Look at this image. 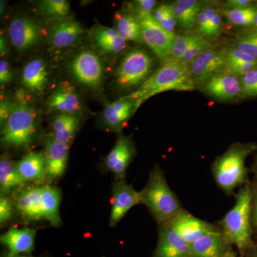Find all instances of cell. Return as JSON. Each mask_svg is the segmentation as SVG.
<instances>
[{"label":"cell","instance_id":"obj_1","mask_svg":"<svg viewBox=\"0 0 257 257\" xmlns=\"http://www.w3.org/2000/svg\"><path fill=\"white\" fill-rule=\"evenodd\" d=\"M196 82L189 67L181 62L163 64L157 72L127 96L136 101L135 111L152 96L166 91H192Z\"/></svg>","mask_w":257,"mask_h":257},{"label":"cell","instance_id":"obj_2","mask_svg":"<svg viewBox=\"0 0 257 257\" xmlns=\"http://www.w3.org/2000/svg\"><path fill=\"white\" fill-rule=\"evenodd\" d=\"M252 198L250 187H243L238 194L234 207L220 221L225 239L241 253L246 252L253 246L251 229Z\"/></svg>","mask_w":257,"mask_h":257},{"label":"cell","instance_id":"obj_3","mask_svg":"<svg viewBox=\"0 0 257 257\" xmlns=\"http://www.w3.org/2000/svg\"><path fill=\"white\" fill-rule=\"evenodd\" d=\"M141 194L142 204L147 206L161 224H167L183 210L159 166L150 172L148 182Z\"/></svg>","mask_w":257,"mask_h":257},{"label":"cell","instance_id":"obj_4","mask_svg":"<svg viewBox=\"0 0 257 257\" xmlns=\"http://www.w3.org/2000/svg\"><path fill=\"white\" fill-rule=\"evenodd\" d=\"M254 149L255 145L251 144H235L214 162V179L226 194H231L244 182L246 177L245 160Z\"/></svg>","mask_w":257,"mask_h":257},{"label":"cell","instance_id":"obj_5","mask_svg":"<svg viewBox=\"0 0 257 257\" xmlns=\"http://www.w3.org/2000/svg\"><path fill=\"white\" fill-rule=\"evenodd\" d=\"M37 132V116L31 106L15 101L6 122L2 126V143L15 148H26Z\"/></svg>","mask_w":257,"mask_h":257},{"label":"cell","instance_id":"obj_6","mask_svg":"<svg viewBox=\"0 0 257 257\" xmlns=\"http://www.w3.org/2000/svg\"><path fill=\"white\" fill-rule=\"evenodd\" d=\"M152 67V58L145 50L130 51L116 70V83L124 89L140 87L149 78Z\"/></svg>","mask_w":257,"mask_h":257},{"label":"cell","instance_id":"obj_7","mask_svg":"<svg viewBox=\"0 0 257 257\" xmlns=\"http://www.w3.org/2000/svg\"><path fill=\"white\" fill-rule=\"evenodd\" d=\"M137 17L141 25L144 42L164 63L172 49L175 34L162 28L152 14Z\"/></svg>","mask_w":257,"mask_h":257},{"label":"cell","instance_id":"obj_8","mask_svg":"<svg viewBox=\"0 0 257 257\" xmlns=\"http://www.w3.org/2000/svg\"><path fill=\"white\" fill-rule=\"evenodd\" d=\"M71 71L79 82L89 87L100 85L103 67L100 59L91 50H83L75 56L70 64Z\"/></svg>","mask_w":257,"mask_h":257},{"label":"cell","instance_id":"obj_9","mask_svg":"<svg viewBox=\"0 0 257 257\" xmlns=\"http://www.w3.org/2000/svg\"><path fill=\"white\" fill-rule=\"evenodd\" d=\"M226 50H217L212 47L198 55L189 69L196 84H204L213 74L224 69Z\"/></svg>","mask_w":257,"mask_h":257},{"label":"cell","instance_id":"obj_10","mask_svg":"<svg viewBox=\"0 0 257 257\" xmlns=\"http://www.w3.org/2000/svg\"><path fill=\"white\" fill-rule=\"evenodd\" d=\"M141 192L135 190L124 179L116 181L112 187L109 225L114 226L134 206L141 203Z\"/></svg>","mask_w":257,"mask_h":257},{"label":"cell","instance_id":"obj_11","mask_svg":"<svg viewBox=\"0 0 257 257\" xmlns=\"http://www.w3.org/2000/svg\"><path fill=\"white\" fill-rule=\"evenodd\" d=\"M206 94L216 100L229 101L241 96L239 78L223 70L211 75L202 84Z\"/></svg>","mask_w":257,"mask_h":257},{"label":"cell","instance_id":"obj_12","mask_svg":"<svg viewBox=\"0 0 257 257\" xmlns=\"http://www.w3.org/2000/svg\"><path fill=\"white\" fill-rule=\"evenodd\" d=\"M9 35L13 46L23 52L39 43L42 32L39 25L31 19L20 16L13 19L10 23Z\"/></svg>","mask_w":257,"mask_h":257},{"label":"cell","instance_id":"obj_13","mask_svg":"<svg viewBox=\"0 0 257 257\" xmlns=\"http://www.w3.org/2000/svg\"><path fill=\"white\" fill-rule=\"evenodd\" d=\"M167 224L177 231L189 244L217 229L212 225L197 219L184 210L181 211L178 215Z\"/></svg>","mask_w":257,"mask_h":257},{"label":"cell","instance_id":"obj_14","mask_svg":"<svg viewBox=\"0 0 257 257\" xmlns=\"http://www.w3.org/2000/svg\"><path fill=\"white\" fill-rule=\"evenodd\" d=\"M135 145L130 137L120 136L116 145L104 161L106 170L110 171L116 180L124 179L125 173L135 155Z\"/></svg>","mask_w":257,"mask_h":257},{"label":"cell","instance_id":"obj_15","mask_svg":"<svg viewBox=\"0 0 257 257\" xmlns=\"http://www.w3.org/2000/svg\"><path fill=\"white\" fill-rule=\"evenodd\" d=\"M153 257H192L187 241L167 224L162 225Z\"/></svg>","mask_w":257,"mask_h":257},{"label":"cell","instance_id":"obj_16","mask_svg":"<svg viewBox=\"0 0 257 257\" xmlns=\"http://www.w3.org/2000/svg\"><path fill=\"white\" fill-rule=\"evenodd\" d=\"M70 144L61 143L52 136L45 142V156L47 179L59 178L67 168Z\"/></svg>","mask_w":257,"mask_h":257},{"label":"cell","instance_id":"obj_17","mask_svg":"<svg viewBox=\"0 0 257 257\" xmlns=\"http://www.w3.org/2000/svg\"><path fill=\"white\" fill-rule=\"evenodd\" d=\"M82 33L80 24L72 18L60 20L50 30V44L55 50H62L72 47L78 42Z\"/></svg>","mask_w":257,"mask_h":257},{"label":"cell","instance_id":"obj_18","mask_svg":"<svg viewBox=\"0 0 257 257\" xmlns=\"http://www.w3.org/2000/svg\"><path fill=\"white\" fill-rule=\"evenodd\" d=\"M221 231L216 229L189 244L192 257H224L231 251Z\"/></svg>","mask_w":257,"mask_h":257},{"label":"cell","instance_id":"obj_19","mask_svg":"<svg viewBox=\"0 0 257 257\" xmlns=\"http://www.w3.org/2000/svg\"><path fill=\"white\" fill-rule=\"evenodd\" d=\"M136 101L126 96L111 102L103 111L102 119L106 127L118 132L135 112Z\"/></svg>","mask_w":257,"mask_h":257},{"label":"cell","instance_id":"obj_20","mask_svg":"<svg viewBox=\"0 0 257 257\" xmlns=\"http://www.w3.org/2000/svg\"><path fill=\"white\" fill-rule=\"evenodd\" d=\"M78 94L67 84L56 88L49 97L47 111H60L64 114H76L82 109Z\"/></svg>","mask_w":257,"mask_h":257},{"label":"cell","instance_id":"obj_21","mask_svg":"<svg viewBox=\"0 0 257 257\" xmlns=\"http://www.w3.org/2000/svg\"><path fill=\"white\" fill-rule=\"evenodd\" d=\"M36 229L11 228L2 235L0 241L9 249L10 255L31 252L35 246Z\"/></svg>","mask_w":257,"mask_h":257},{"label":"cell","instance_id":"obj_22","mask_svg":"<svg viewBox=\"0 0 257 257\" xmlns=\"http://www.w3.org/2000/svg\"><path fill=\"white\" fill-rule=\"evenodd\" d=\"M17 170L25 182L42 183L47 179L45 156L39 152H29L18 162Z\"/></svg>","mask_w":257,"mask_h":257},{"label":"cell","instance_id":"obj_23","mask_svg":"<svg viewBox=\"0 0 257 257\" xmlns=\"http://www.w3.org/2000/svg\"><path fill=\"white\" fill-rule=\"evenodd\" d=\"M42 187L24 189L17 197L16 206L20 214L27 219L39 220L43 218L42 211Z\"/></svg>","mask_w":257,"mask_h":257},{"label":"cell","instance_id":"obj_24","mask_svg":"<svg viewBox=\"0 0 257 257\" xmlns=\"http://www.w3.org/2000/svg\"><path fill=\"white\" fill-rule=\"evenodd\" d=\"M90 37L96 46L108 53H120L126 47V40L114 28L95 25L91 30Z\"/></svg>","mask_w":257,"mask_h":257},{"label":"cell","instance_id":"obj_25","mask_svg":"<svg viewBox=\"0 0 257 257\" xmlns=\"http://www.w3.org/2000/svg\"><path fill=\"white\" fill-rule=\"evenodd\" d=\"M22 81L30 92L37 94L43 92L48 83V71L45 62L35 59L28 62L24 67Z\"/></svg>","mask_w":257,"mask_h":257},{"label":"cell","instance_id":"obj_26","mask_svg":"<svg viewBox=\"0 0 257 257\" xmlns=\"http://www.w3.org/2000/svg\"><path fill=\"white\" fill-rule=\"evenodd\" d=\"M115 30L126 41H133L143 44V30L137 15L125 10L114 14Z\"/></svg>","mask_w":257,"mask_h":257},{"label":"cell","instance_id":"obj_27","mask_svg":"<svg viewBox=\"0 0 257 257\" xmlns=\"http://www.w3.org/2000/svg\"><path fill=\"white\" fill-rule=\"evenodd\" d=\"M80 119L77 114L60 113L52 121V138L61 143L70 144L78 130Z\"/></svg>","mask_w":257,"mask_h":257},{"label":"cell","instance_id":"obj_28","mask_svg":"<svg viewBox=\"0 0 257 257\" xmlns=\"http://www.w3.org/2000/svg\"><path fill=\"white\" fill-rule=\"evenodd\" d=\"M203 3L197 0H179L172 3V10L181 28L190 30L197 25Z\"/></svg>","mask_w":257,"mask_h":257},{"label":"cell","instance_id":"obj_29","mask_svg":"<svg viewBox=\"0 0 257 257\" xmlns=\"http://www.w3.org/2000/svg\"><path fill=\"white\" fill-rule=\"evenodd\" d=\"M42 216L54 226L61 224L60 205L61 196L58 189L42 186L41 189Z\"/></svg>","mask_w":257,"mask_h":257},{"label":"cell","instance_id":"obj_30","mask_svg":"<svg viewBox=\"0 0 257 257\" xmlns=\"http://www.w3.org/2000/svg\"><path fill=\"white\" fill-rule=\"evenodd\" d=\"M25 182L19 175L17 165L8 157L2 156L0 160V190L1 195L7 196L18 190Z\"/></svg>","mask_w":257,"mask_h":257},{"label":"cell","instance_id":"obj_31","mask_svg":"<svg viewBox=\"0 0 257 257\" xmlns=\"http://www.w3.org/2000/svg\"><path fill=\"white\" fill-rule=\"evenodd\" d=\"M256 12L257 5L253 4L242 9H224L223 14L231 25L248 28L253 26Z\"/></svg>","mask_w":257,"mask_h":257},{"label":"cell","instance_id":"obj_32","mask_svg":"<svg viewBox=\"0 0 257 257\" xmlns=\"http://www.w3.org/2000/svg\"><path fill=\"white\" fill-rule=\"evenodd\" d=\"M211 47V42L209 38L204 37V35H191L190 41H189L187 52L184 55L183 58L181 60V63L189 67L193 60L200 55L204 50Z\"/></svg>","mask_w":257,"mask_h":257},{"label":"cell","instance_id":"obj_33","mask_svg":"<svg viewBox=\"0 0 257 257\" xmlns=\"http://www.w3.org/2000/svg\"><path fill=\"white\" fill-rule=\"evenodd\" d=\"M40 9L44 15L62 20L70 13V5L65 0H44L40 3Z\"/></svg>","mask_w":257,"mask_h":257},{"label":"cell","instance_id":"obj_34","mask_svg":"<svg viewBox=\"0 0 257 257\" xmlns=\"http://www.w3.org/2000/svg\"><path fill=\"white\" fill-rule=\"evenodd\" d=\"M243 53L247 54L257 59V30H244L237 35L234 46Z\"/></svg>","mask_w":257,"mask_h":257},{"label":"cell","instance_id":"obj_35","mask_svg":"<svg viewBox=\"0 0 257 257\" xmlns=\"http://www.w3.org/2000/svg\"><path fill=\"white\" fill-rule=\"evenodd\" d=\"M153 15L162 28L174 33L177 21L172 10V4L160 5L155 9Z\"/></svg>","mask_w":257,"mask_h":257},{"label":"cell","instance_id":"obj_36","mask_svg":"<svg viewBox=\"0 0 257 257\" xmlns=\"http://www.w3.org/2000/svg\"><path fill=\"white\" fill-rule=\"evenodd\" d=\"M191 35H176L170 54L163 64L180 62L187 52Z\"/></svg>","mask_w":257,"mask_h":257},{"label":"cell","instance_id":"obj_37","mask_svg":"<svg viewBox=\"0 0 257 257\" xmlns=\"http://www.w3.org/2000/svg\"><path fill=\"white\" fill-rule=\"evenodd\" d=\"M209 20V33L208 38H214L219 36L223 32V22L220 13L215 7L207 4L202 7Z\"/></svg>","mask_w":257,"mask_h":257},{"label":"cell","instance_id":"obj_38","mask_svg":"<svg viewBox=\"0 0 257 257\" xmlns=\"http://www.w3.org/2000/svg\"><path fill=\"white\" fill-rule=\"evenodd\" d=\"M241 83L242 98L257 96V67L239 77Z\"/></svg>","mask_w":257,"mask_h":257},{"label":"cell","instance_id":"obj_39","mask_svg":"<svg viewBox=\"0 0 257 257\" xmlns=\"http://www.w3.org/2000/svg\"><path fill=\"white\" fill-rule=\"evenodd\" d=\"M257 67V64L248 63L241 61L226 60L224 71L236 77H240Z\"/></svg>","mask_w":257,"mask_h":257},{"label":"cell","instance_id":"obj_40","mask_svg":"<svg viewBox=\"0 0 257 257\" xmlns=\"http://www.w3.org/2000/svg\"><path fill=\"white\" fill-rule=\"evenodd\" d=\"M156 5L157 1L155 0H138L128 4L126 10H130L137 16L152 15Z\"/></svg>","mask_w":257,"mask_h":257},{"label":"cell","instance_id":"obj_41","mask_svg":"<svg viewBox=\"0 0 257 257\" xmlns=\"http://www.w3.org/2000/svg\"><path fill=\"white\" fill-rule=\"evenodd\" d=\"M13 203L7 196L0 198V223L2 226L8 221L13 214Z\"/></svg>","mask_w":257,"mask_h":257},{"label":"cell","instance_id":"obj_42","mask_svg":"<svg viewBox=\"0 0 257 257\" xmlns=\"http://www.w3.org/2000/svg\"><path fill=\"white\" fill-rule=\"evenodd\" d=\"M226 60H238L241 62H248L257 64V59L252 56L247 55V54L243 53L235 47H230L226 50Z\"/></svg>","mask_w":257,"mask_h":257},{"label":"cell","instance_id":"obj_43","mask_svg":"<svg viewBox=\"0 0 257 257\" xmlns=\"http://www.w3.org/2000/svg\"><path fill=\"white\" fill-rule=\"evenodd\" d=\"M13 79V73L10 69V64L7 61H0V84L1 85L8 84Z\"/></svg>","mask_w":257,"mask_h":257},{"label":"cell","instance_id":"obj_44","mask_svg":"<svg viewBox=\"0 0 257 257\" xmlns=\"http://www.w3.org/2000/svg\"><path fill=\"white\" fill-rule=\"evenodd\" d=\"M253 5V2L250 0H229L224 3V9L227 10L242 9Z\"/></svg>","mask_w":257,"mask_h":257},{"label":"cell","instance_id":"obj_45","mask_svg":"<svg viewBox=\"0 0 257 257\" xmlns=\"http://www.w3.org/2000/svg\"><path fill=\"white\" fill-rule=\"evenodd\" d=\"M13 104L9 101L2 99L1 104H0V121H1V126L4 125L6 122L7 119L9 117L10 112H11Z\"/></svg>","mask_w":257,"mask_h":257},{"label":"cell","instance_id":"obj_46","mask_svg":"<svg viewBox=\"0 0 257 257\" xmlns=\"http://www.w3.org/2000/svg\"><path fill=\"white\" fill-rule=\"evenodd\" d=\"M252 206V221L253 226L257 231V195L253 201Z\"/></svg>","mask_w":257,"mask_h":257},{"label":"cell","instance_id":"obj_47","mask_svg":"<svg viewBox=\"0 0 257 257\" xmlns=\"http://www.w3.org/2000/svg\"><path fill=\"white\" fill-rule=\"evenodd\" d=\"M6 45H5V41L4 37L1 35V38H0V52H1V55H4L5 54V51H6Z\"/></svg>","mask_w":257,"mask_h":257},{"label":"cell","instance_id":"obj_48","mask_svg":"<svg viewBox=\"0 0 257 257\" xmlns=\"http://www.w3.org/2000/svg\"><path fill=\"white\" fill-rule=\"evenodd\" d=\"M5 257H33V256H25V255H21V254H18V255L8 254V256H6Z\"/></svg>","mask_w":257,"mask_h":257},{"label":"cell","instance_id":"obj_49","mask_svg":"<svg viewBox=\"0 0 257 257\" xmlns=\"http://www.w3.org/2000/svg\"><path fill=\"white\" fill-rule=\"evenodd\" d=\"M224 257H236V254L233 251H230L229 253H228Z\"/></svg>","mask_w":257,"mask_h":257},{"label":"cell","instance_id":"obj_50","mask_svg":"<svg viewBox=\"0 0 257 257\" xmlns=\"http://www.w3.org/2000/svg\"><path fill=\"white\" fill-rule=\"evenodd\" d=\"M0 5H1V7H0V8H1V15H3L5 11L4 2L1 1V4H0Z\"/></svg>","mask_w":257,"mask_h":257},{"label":"cell","instance_id":"obj_51","mask_svg":"<svg viewBox=\"0 0 257 257\" xmlns=\"http://www.w3.org/2000/svg\"><path fill=\"white\" fill-rule=\"evenodd\" d=\"M249 257H257V249L254 250V251H252L251 254H250Z\"/></svg>","mask_w":257,"mask_h":257},{"label":"cell","instance_id":"obj_52","mask_svg":"<svg viewBox=\"0 0 257 257\" xmlns=\"http://www.w3.org/2000/svg\"><path fill=\"white\" fill-rule=\"evenodd\" d=\"M253 28L256 29L257 30V12L256 17H255L254 24H253Z\"/></svg>","mask_w":257,"mask_h":257},{"label":"cell","instance_id":"obj_53","mask_svg":"<svg viewBox=\"0 0 257 257\" xmlns=\"http://www.w3.org/2000/svg\"><path fill=\"white\" fill-rule=\"evenodd\" d=\"M256 170H257V167H256Z\"/></svg>","mask_w":257,"mask_h":257}]
</instances>
